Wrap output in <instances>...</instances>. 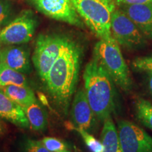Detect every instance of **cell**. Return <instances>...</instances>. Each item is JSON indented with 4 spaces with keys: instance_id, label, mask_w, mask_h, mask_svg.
<instances>
[{
    "instance_id": "1",
    "label": "cell",
    "mask_w": 152,
    "mask_h": 152,
    "mask_svg": "<svg viewBox=\"0 0 152 152\" xmlns=\"http://www.w3.org/2000/svg\"><path fill=\"white\" fill-rule=\"evenodd\" d=\"M80 64V48L77 44L68 39L45 82L49 96L64 114L68 113L75 91Z\"/></svg>"
},
{
    "instance_id": "2",
    "label": "cell",
    "mask_w": 152,
    "mask_h": 152,
    "mask_svg": "<svg viewBox=\"0 0 152 152\" xmlns=\"http://www.w3.org/2000/svg\"><path fill=\"white\" fill-rule=\"evenodd\" d=\"M83 80L87 100L95 117L104 122L115 109V84L94 56L85 66Z\"/></svg>"
},
{
    "instance_id": "3",
    "label": "cell",
    "mask_w": 152,
    "mask_h": 152,
    "mask_svg": "<svg viewBox=\"0 0 152 152\" xmlns=\"http://www.w3.org/2000/svg\"><path fill=\"white\" fill-rule=\"evenodd\" d=\"M94 57L103 66L113 83L125 92L132 88L128 66L123 58L120 45L113 37L100 39L95 45Z\"/></svg>"
},
{
    "instance_id": "4",
    "label": "cell",
    "mask_w": 152,
    "mask_h": 152,
    "mask_svg": "<svg viewBox=\"0 0 152 152\" xmlns=\"http://www.w3.org/2000/svg\"><path fill=\"white\" fill-rule=\"evenodd\" d=\"M85 24L100 39L113 37L111 20L116 8L114 0H71Z\"/></svg>"
},
{
    "instance_id": "5",
    "label": "cell",
    "mask_w": 152,
    "mask_h": 152,
    "mask_svg": "<svg viewBox=\"0 0 152 152\" xmlns=\"http://www.w3.org/2000/svg\"><path fill=\"white\" fill-rule=\"evenodd\" d=\"M68 40L67 38L56 35H40L37 38L33 62L44 83Z\"/></svg>"
},
{
    "instance_id": "6",
    "label": "cell",
    "mask_w": 152,
    "mask_h": 152,
    "mask_svg": "<svg viewBox=\"0 0 152 152\" xmlns=\"http://www.w3.org/2000/svg\"><path fill=\"white\" fill-rule=\"evenodd\" d=\"M111 33L120 46L127 49H137L145 45V36L120 8H115L112 14Z\"/></svg>"
},
{
    "instance_id": "7",
    "label": "cell",
    "mask_w": 152,
    "mask_h": 152,
    "mask_svg": "<svg viewBox=\"0 0 152 152\" xmlns=\"http://www.w3.org/2000/svg\"><path fill=\"white\" fill-rule=\"evenodd\" d=\"M117 130L123 152H152V137L134 123L119 121Z\"/></svg>"
},
{
    "instance_id": "8",
    "label": "cell",
    "mask_w": 152,
    "mask_h": 152,
    "mask_svg": "<svg viewBox=\"0 0 152 152\" xmlns=\"http://www.w3.org/2000/svg\"><path fill=\"white\" fill-rule=\"evenodd\" d=\"M37 22L29 12L20 15L0 30L1 45H15L27 43L35 33Z\"/></svg>"
},
{
    "instance_id": "9",
    "label": "cell",
    "mask_w": 152,
    "mask_h": 152,
    "mask_svg": "<svg viewBox=\"0 0 152 152\" xmlns=\"http://www.w3.org/2000/svg\"><path fill=\"white\" fill-rule=\"evenodd\" d=\"M36 8L49 18L83 27V22L71 0H33Z\"/></svg>"
},
{
    "instance_id": "10",
    "label": "cell",
    "mask_w": 152,
    "mask_h": 152,
    "mask_svg": "<svg viewBox=\"0 0 152 152\" xmlns=\"http://www.w3.org/2000/svg\"><path fill=\"white\" fill-rule=\"evenodd\" d=\"M71 124L75 128L90 132L94 127L96 118L87 100L84 88H80L74 96L71 106Z\"/></svg>"
},
{
    "instance_id": "11",
    "label": "cell",
    "mask_w": 152,
    "mask_h": 152,
    "mask_svg": "<svg viewBox=\"0 0 152 152\" xmlns=\"http://www.w3.org/2000/svg\"><path fill=\"white\" fill-rule=\"evenodd\" d=\"M22 73H28L31 71L30 52L25 46L8 45L2 47L1 64Z\"/></svg>"
},
{
    "instance_id": "12",
    "label": "cell",
    "mask_w": 152,
    "mask_h": 152,
    "mask_svg": "<svg viewBox=\"0 0 152 152\" xmlns=\"http://www.w3.org/2000/svg\"><path fill=\"white\" fill-rule=\"evenodd\" d=\"M118 8L124 11L146 37L152 38V4L125 5Z\"/></svg>"
},
{
    "instance_id": "13",
    "label": "cell",
    "mask_w": 152,
    "mask_h": 152,
    "mask_svg": "<svg viewBox=\"0 0 152 152\" xmlns=\"http://www.w3.org/2000/svg\"><path fill=\"white\" fill-rule=\"evenodd\" d=\"M0 118L23 128L30 127L29 121L21 107L11 100L0 88Z\"/></svg>"
},
{
    "instance_id": "14",
    "label": "cell",
    "mask_w": 152,
    "mask_h": 152,
    "mask_svg": "<svg viewBox=\"0 0 152 152\" xmlns=\"http://www.w3.org/2000/svg\"><path fill=\"white\" fill-rule=\"evenodd\" d=\"M101 140L104 146V152H123L117 128L111 116L104 121Z\"/></svg>"
},
{
    "instance_id": "15",
    "label": "cell",
    "mask_w": 152,
    "mask_h": 152,
    "mask_svg": "<svg viewBox=\"0 0 152 152\" xmlns=\"http://www.w3.org/2000/svg\"><path fill=\"white\" fill-rule=\"evenodd\" d=\"M7 96L21 107L30 105L37 102L33 91L29 87L21 85H7L1 87Z\"/></svg>"
},
{
    "instance_id": "16",
    "label": "cell",
    "mask_w": 152,
    "mask_h": 152,
    "mask_svg": "<svg viewBox=\"0 0 152 152\" xmlns=\"http://www.w3.org/2000/svg\"><path fill=\"white\" fill-rule=\"evenodd\" d=\"M22 108L33 130L40 131L46 129L47 126V113L37 101Z\"/></svg>"
},
{
    "instance_id": "17",
    "label": "cell",
    "mask_w": 152,
    "mask_h": 152,
    "mask_svg": "<svg viewBox=\"0 0 152 152\" xmlns=\"http://www.w3.org/2000/svg\"><path fill=\"white\" fill-rule=\"evenodd\" d=\"M11 85L29 87L27 79L23 73L1 64L0 65V87H2Z\"/></svg>"
},
{
    "instance_id": "18",
    "label": "cell",
    "mask_w": 152,
    "mask_h": 152,
    "mask_svg": "<svg viewBox=\"0 0 152 152\" xmlns=\"http://www.w3.org/2000/svg\"><path fill=\"white\" fill-rule=\"evenodd\" d=\"M134 109L139 121L152 130V104L143 98H138L134 104Z\"/></svg>"
},
{
    "instance_id": "19",
    "label": "cell",
    "mask_w": 152,
    "mask_h": 152,
    "mask_svg": "<svg viewBox=\"0 0 152 152\" xmlns=\"http://www.w3.org/2000/svg\"><path fill=\"white\" fill-rule=\"evenodd\" d=\"M14 152H50L45 146L42 144L41 141L33 140L27 137H22L17 142L14 147Z\"/></svg>"
},
{
    "instance_id": "20",
    "label": "cell",
    "mask_w": 152,
    "mask_h": 152,
    "mask_svg": "<svg viewBox=\"0 0 152 152\" xmlns=\"http://www.w3.org/2000/svg\"><path fill=\"white\" fill-rule=\"evenodd\" d=\"M72 127V129H75L77 132L80 134L83 140H84L85 144L89 148L92 152H104V146L102 142L96 140L92 134L87 131L83 130L81 128H75L73 125H70Z\"/></svg>"
},
{
    "instance_id": "21",
    "label": "cell",
    "mask_w": 152,
    "mask_h": 152,
    "mask_svg": "<svg viewBox=\"0 0 152 152\" xmlns=\"http://www.w3.org/2000/svg\"><path fill=\"white\" fill-rule=\"evenodd\" d=\"M41 142L50 152H60L66 149V144L54 137H45L41 140Z\"/></svg>"
},
{
    "instance_id": "22",
    "label": "cell",
    "mask_w": 152,
    "mask_h": 152,
    "mask_svg": "<svg viewBox=\"0 0 152 152\" xmlns=\"http://www.w3.org/2000/svg\"><path fill=\"white\" fill-rule=\"evenodd\" d=\"M132 65L137 71L152 73V56L136 58L132 61Z\"/></svg>"
},
{
    "instance_id": "23",
    "label": "cell",
    "mask_w": 152,
    "mask_h": 152,
    "mask_svg": "<svg viewBox=\"0 0 152 152\" xmlns=\"http://www.w3.org/2000/svg\"><path fill=\"white\" fill-rule=\"evenodd\" d=\"M10 14V5L6 1L0 0V26L8 21Z\"/></svg>"
},
{
    "instance_id": "24",
    "label": "cell",
    "mask_w": 152,
    "mask_h": 152,
    "mask_svg": "<svg viewBox=\"0 0 152 152\" xmlns=\"http://www.w3.org/2000/svg\"><path fill=\"white\" fill-rule=\"evenodd\" d=\"M114 1L115 5L118 7L125 5L152 4V0H114Z\"/></svg>"
},
{
    "instance_id": "25",
    "label": "cell",
    "mask_w": 152,
    "mask_h": 152,
    "mask_svg": "<svg viewBox=\"0 0 152 152\" xmlns=\"http://www.w3.org/2000/svg\"><path fill=\"white\" fill-rule=\"evenodd\" d=\"M146 80L147 83V88L152 96V73L146 72Z\"/></svg>"
},
{
    "instance_id": "26",
    "label": "cell",
    "mask_w": 152,
    "mask_h": 152,
    "mask_svg": "<svg viewBox=\"0 0 152 152\" xmlns=\"http://www.w3.org/2000/svg\"><path fill=\"white\" fill-rule=\"evenodd\" d=\"M38 96H39V99L40 100V102L44 105L48 106V101H47V99L45 96V94H42V93H38Z\"/></svg>"
},
{
    "instance_id": "27",
    "label": "cell",
    "mask_w": 152,
    "mask_h": 152,
    "mask_svg": "<svg viewBox=\"0 0 152 152\" xmlns=\"http://www.w3.org/2000/svg\"><path fill=\"white\" fill-rule=\"evenodd\" d=\"M1 50H2V47H1V44L0 43V65L1 64Z\"/></svg>"
},
{
    "instance_id": "28",
    "label": "cell",
    "mask_w": 152,
    "mask_h": 152,
    "mask_svg": "<svg viewBox=\"0 0 152 152\" xmlns=\"http://www.w3.org/2000/svg\"><path fill=\"white\" fill-rule=\"evenodd\" d=\"M1 122H0V134H1Z\"/></svg>"
},
{
    "instance_id": "29",
    "label": "cell",
    "mask_w": 152,
    "mask_h": 152,
    "mask_svg": "<svg viewBox=\"0 0 152 152\" xmlns=\"http://www.w3.org/2000/svg\"><path fill=\"white\" fill-rule=\"evenodd\" d=\"M60 152H69L68 151H67V150H64V151H60Z\"/></svg>"
}]
</instances>
